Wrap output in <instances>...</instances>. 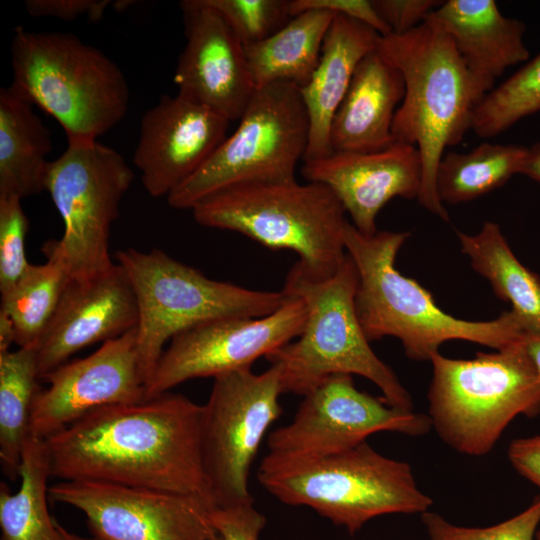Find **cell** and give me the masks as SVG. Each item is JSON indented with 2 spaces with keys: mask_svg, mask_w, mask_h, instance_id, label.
Returning a JSON list of instances; mask_svg holds the SVG:
<instances>
[{
  "mask_svg": "<svg viewBox=\"0 0 540 540\" xmlns=\"http://www.w3.org/2000/svg\"><path fill=\"white\" fill-rule=\"evenodd\" d=\"M202 415L203 405L171 392L98 408L45 439L51 475L214 503L202 456Z\"/></svg>",
  "mask_w": 540,
  "mask_h": 540,
  "instance_id": "6da1fadb",
  "label": "cell"
},
{
  "mask_svg": "<svg viewBox=\"0 0 540 540\" xmlns=\"http://www.w3.org/2000/svg\"><path fill=\"white\" fill-rule=\"evenodd\" d=\"M378 50L401 72L404 98L392 125L395 142L415 146L422 161L418 201L444 221L449 215L436 190L445 149L472 129L480 91L449 35L429 16L404 34L381 36Z\"/></svg>",
  "mask_w": 540,
  "mask_h": 540,
  "instance_id": "7a4b0ae2",
  "label": "cell"
},
{
  "mask_svg": "<svg viewBox=\"0 0 540 540\" xmlns=\"http://www.w3.org/2000/svg\"><path fill=\"white\" fill-rule=\"evenodd\" d=\"M409 236L392 231L368 235L349 222L345 227L346 252L358 273L356 313L370 342L396 337L410 359L430 361L446 341L466 340L499 350L524 336L512 310L490 321H468L444 312L429 291L395 267Z\"/></svg>",
  "mask_w": 540,
  "mask_h": 540,
  "instance_id": "3957f363",
  "label": "cell"
},
{
  "mask_svg": "<svg viewBox=\"0 0 540 540\" xmlns=\"http://www.w3.org/2000/svg\"><path fill=\"white\" fill-rule=\"evenodd\" d=\"M356 266L347 254L330 277L312 278L295 263L283 291L307 310L301 334L265 358L280 372L283 393L304 396L335 374L360 375L374 383L391 406L413 410L409 392L373 351L358 320Z\"/></svg>",
  "mask_w": 540,
  "mask_h": 540,
  "instance_id": "277c9868",
  "label": "cell"
},
{
  "mask_svg": "<svg viewBox=\"0 0 540 540\" xmlns=\"http://www.w3.org/2000/svg\"><path fill=\"white\" fill-rule=\"evenodd\" d=\"M11 66L10 86L56 119L68 143L97 141L126 115L130 92L122 70L73 34L17 27Z\"/></svg>",
  "mask_w": 540,
  "mask_h": 540,
  "instance_id": "5b68a950",
  "label": "cell"
},
{
  "mask_svg": "<svg viewBox=\"0 0 540 540\" xmlns=\"http://www.w3.org/2000/svg\"><path fill=\"white\" fill-rule=\"evenodd\" d=\"M257 478L282 503L311 508L351 535L378 516L422 514L433 504L407 462L386 457L367 442L315 459L267 454Z\"/></svg>",
  "mask_w": 540,
  "mask_h": 540,
  "instance_id": "8992f818",
  "label": "cell"
},
{
  "mask_svg": "<svg viewBox=\"0 0 540 540\" xmlns=\"http://www.w3.org/2000/svg\"><path fill=\"white\" fill-rule=\"evenodd\" d=\"M191 210L202 226L295 252L296 263L312 278L332 276L347 256L346 211L322 183L301 184L295 179L236 185L215 192Z\"/></svg>",
  "mask_w": 540,
  "mask_h": 540,
  "instance_id": "52a82bcc",
  "label": "cell"
},
{
  "mask_svg": "<svg viewBox=\"0 0 540 540\" xmlns=\"http://www.w3.org/2000/svg\"><path fill=\"white\" fill-rule=\"evenodd\" d=\"M523 337L472 359L447 358L439 352L431 357L428 416L432 428L454 450L485 455L517 416L540 414V378Z\"/></svg>",
  "mask_w": 540,
  "mask_h": 540,
  "instance_id": "ba28073f",
  "label": "cell"
},
{
  "mask_svg": "<svg viewBox=\"0 0 540 540\" xmlns=\"http://www.w3.org/2000/svg\"><path fill=\"white\" fill-rule=\"evenodd\" d=\"M138 308L136 348L145 387L164 352L177 334L198 324L228 317L257 318L279 309L290 295L260 291L208 278L162 250L117 251Z\"/></svg>",
  "mask_w": 540,
  "mask_h": 540,
  "instance_id": "9c48e42d",
  "label": "cell"
},
{
  "mask_svg": "<svg viewBox=\"0 0 540 540\" xmlns=\"http://www.w3.org/2000/svg\"><path fill=\"white\" fill-rule=\"evenodd\" d=\"M309 132L300 88L286 82L256 88L238 127L167 196L169 205L192 209L228 187L295 180L296 167L307 151Z\"/></svg>",
  "mask_w": 540,
  "mask_h": 540,
  "instance_id": "30bf717a",
  "label": "cell"
},
{
  "mask_svg": "<svg viewBox=\"0 0 540 540\" xmlns=\"http://www.w3.org/2000/svg\"><path fill=\"white\" fill-rule=\"evenodd\" d=\"M134 180L123 156L98 141L68 143L50 161L44 182L64 224L56 244L72 279H85L109 269L110 232L120 202Z\"/></svg>",
  "mask_w": 540,
  "mask_h": 540,
  "instance_id": "8fae6325",
  "label": "cell"
},
{
  "mask_svg": "<svg viewBox=\"0 0 540 540\" xmlns=\"http://www.w3.org/2000/svg\"><path fill=\"white\" fill-rule=\"evenodd\" d=\"M279 369H241L214 378L202 415L204 469L216 506L254 500L251 464L269 427L282 412Z\"/></svg>",
  "mask_w": 540,
  "mask_h": 540,
  "instance_id": "7c38bea8",
  "label": "cell"
},
{
  "mask_svg": "<svg viewBox=\"0 0 540 540\" xmlns=\"http://www.w3.org/2000/svg\"><path fill=\"white\" fill-rule=\"evenodd\" d=\"M303 397L293 419L270 433L268 454L315 459L349 450L378 432L421 436L432 428L428 415L358 390L349 374L332 375Z\"/></svg>",
  "mask_w": 540,
  "mask_h": 540,
  "instance_id": "4fadbf2b",
  "label": "cell"
},
{
  "mask_svg": "<svg viewBox=\"0 0 540 540\" xmlns=\"http://www.w3.org/2000/svg\"><path fill=\"white\" fill-rule=\"evenodd\" d=\"M49 499L86 517L96 540H223L211 510L198 495L94 481H61Z\"/></svg>",
  "mask_w": 540,
  "mask_h": 540,
  "instance_id": "5bb4252c",
  "label": "cell"
},
{
  "mask_svg": "<svg viewBox=\"0 0 540 540\" xmlns=\"http://www.w3.org/2000/svg\"><path fill=\"white\" fill-rule=\"evenodd\" d=\"M306 315L304 301L290 295L269 315L216 319L177 334L145 387V399L169 392L187 380L251 368L260 357L296 339Z\"/></svg>",
  "mask_w": 540,
  "mask_h": 540,
  "instance_id": "9a60e30c",
  "label": "cell"
},
{
  "mask_svg": "<svg viewBox=\"0 0 540 540\" xmlns=\"http://www.w3.org/2000/svg\"><path fill=\"white\" fill-rule=\"evenodd\" d=\"M43 380L30 415V435L46 439L98 408L138 403L145 385L138 365L136 327L107 340L85 358L66 362Z\"/></svg>",
  "mask_w": 540,
  "mask_h": 540,
  "instance_id": "2e32d148",
  "label": "cell"
},
{
  "mask_svg": "<svg viewBox=\"0 0 540 540\" xmlns=\"http://www.w3.org/2000/svg\"><path fill=\"white\" fill-rule=\"evenodd\" d=\"M229 123L183 95L162 96L142 116L133 156L147 193L168 196L184 183L227 137Z\"/></svg>",
  "mask_w": 540,
  "mask_h": 540,
  "instance_id": "e0dca14e",
  "label": "cell"
},
{
  "mask_svg": "<svg viewBox=\"0 0 540 540\" xmlns=\"http://www.w3.org/2000/svg\"><path fill=\"white\" fill-rule=\"evenodd\" d=\"M180 8L186 44L173 77L178 94L239 120L255 90L244 45L203 0L181 1Z\"/></svg>",
  "mask_w": 540,
  "mask_h": 540,
  "instance_id": "ac0fdd59",
  "label": "cell"
},
{
  "mask_svg": "<svg viewBox=\"0 0 540 540\" xmlns=\"http://www.w3.org/2000/svg\"><path fill=\"white\" fill-rule=\"evenodd\" d=\"M138 308L125 270L114 263L85 279H71L36 348L39 379L81 349L137 327Z\"/></svg>",
  "mask_w": 540,
  "mask_h": 540,
  "instance_id": "d6986e66",
  "label": "cell"
},
{
  "mask_svg": "<svg viewBox=\"0 0 540 540\" xmlns=\"http://www.w3.org/2000/svg\"><path fill=\"white\" fill-rule=\"evenodd\" d=\"M308 182L328 186L364 234H375L380 210L393 198L414 199L422 185V161L413 145L394 142L375 152H332L303 162Z\"/></svg>",
  "mask_w": 540,
  "mask_h": 540,
  "instance_id": "ffe728a7",
  "label": "cell"
},
{
  "mask_svg": "<svg viewBox=\"0 0 540 540\" xmlns=\"http://www.w3.org/2000/svg\"><path fill=\"white\" fill-rule=\"evenodd\" d=\"M449 35L486 96L509 68L528 60L525 24L504 16L494 0H448L429 14Z\"/></svg>",
  "mask_w": 540,
  "mask_h": 540,
  "instance_id": "44dd1931",
  "label": "cell"
},
{
  "mask_svg": "<svg viewBox=\"0 0 540 540\" xmlns=\"http://www.w3.org/2000/svg\"><path fill=\"white\" fill-rule=\"evenodd\" d=\"M404 94L399 69L378 48L368 53L333 117L332 152H375L391 146L392 125Z\"/></svg>",
  "mask_w": 540,
  "mask_h": 540,
  "instance_id": "7402d4cb",
  "label": "cell"
},
{
  "mask_svg": "<svg viewBox=\"0 0 540 540\" xmlns=\"http://www.w3.org/2000/svg\"><path fill=\"white\" fill-rule=\"evenodd\" d=\"M381 35L352 18L335 15L325 36L318 65L300 89L309 124L304 161L332 153L330 128L360 61L378 46Z\"/></svg>",
  "mask_w": 540,
  "mask_h": 540,
  "instance_id": "603a6c76",
  "label": "cell"
},
{
  "mask_svg": "<svg viewBox=\"0 0 540 540\" xmlns=\"http://www.w3.org/2000/svg\"><path fill=\"white\" fill-rule=\"evenodd\" d=\"M33 106L11 86L0 89V197L44 191L52 138Z\"/></svg>",
  "mask_w": 540,
  "mask_h": 540,
  "instance_id": "cb8c5ba5",
  "label": "cell"
},
{
  "mask_svg": "<svg viewBox=\"0 0 540 540\" xmlns=\"http://www.w3.org/2000/svg\"><path fill=\"white\" fill-rule=\"evenodd\" d=\"M334 16L324 10L302 12L268 38L246 46L255 89L276 82L290 83L300 89L307 85L318 65Z\"/></svg>",
  "mask_w": 540,
  "mask_h": 540,
  "instance_id": "d4e9b609",
  "label": "cell"
},
{
  "mask_svg": "<svg viewBox=\"0 0 540 540\" xmlns=\"http://www.w3.org/2000/svg\"><path fill=\"white\" fill-rule=\"evenodd\" d=\"M457 235L473 269L490 282L496 296L510 303L525 334L540 335V278L516 258L499 225L486 221L477 234Z\"/></svg>",
  "mask_w": 540,
  "mask_h": 540,
  "instance_id": "484cf974",
  "label": "cell"
},
{
  "mask_svg": "<svg viewBox=\"0 0 540 540\" xmlns=\"http://www.w3.org/2000/svg\"><path fill=\"white\" fill-rule=\"evenodd\" d=\"M45 439L29 435L19 467L20 486L12 492L0 484L1 540H67L48 509L51 477Z\"/></svg>",
  "mask_w": 540,
  "mask_h": 540,
  "instance_id": "4316f807",
  "label": "cell"
},
{
  "mask_svg": "<svg viewBox=\"0 0 540 540\" xmlns=\"http://www.w3.org/2000/svg\"><path fill=\"white\" fill-rule=\"evenodd\" d=\"M42 250L47 261L30 264L15 286L1 295L0 309L12 319L19 347L37 346L72 279L56 240L46 242Z\"/></svg>",
  "mask_w": 540,
  "mask_h": 540,
  "instance_id": "83f0119b",
  "label": "cell"
},
{
  "mask_svg": "<svg viewBox=\"0 0 540 540\" xmlns=\"http://www.w3.org/2000/svg\"><path fill=\"white\" fill-rule=\"evenodd\" d=\"M38 380L36 346L0 353V462L12 481L19 479Z\"/></svg>",
  "mask_w": 540,
  "mask_h": 540,
  "instance_id": "f1b7e54d",
  "label": "cell"
},
{
  "mask_svg": "<svg viewBox=\"0 0 540 540\" xmlns=\"http://www.w3.org/2000/svg\"><path fill=\"white\" fill-rule=\"evenodd\" d=\"M527 147L484 142L468 153L448 152L436 172L442 203L458 204L481 197L520 174Z\"/></svg>",
  "mask_w": 540,
  "mask_h": 540,
  "instance_id": "f546056e",
  "label": "cell"
},
{
  "mask_svg": "<svg viewBox=\"0 0 540 540\" xmlns=\"http://www.w3.org/2000/svg\"><path fill=\"white\" fill-rule=\"evenodd\" d=\"M539 111L540 53L484 97L472 130L481 138H492Z\"/></svg>",
  "mask_w": 540,
  "mask_h": 540,
  "instance_id": "4dcf8cb0",
  "label": "cell"
},
{
  "mask_svg": "<svg viewBox=\"0 0 540 540\" xmlns=\"http://www.w3.org/2000/svg\"><path fill=\"white\" fill-rule=\"evenodd\" d=\"M228 24L244 47L282 28L292 17L289 0H203Z\"/></svg>",
  "mask_w": 540,
  "mask_h": 540,
  "instance_id": "1f68e13d",
  "label": "cell"
},
{
  "mask_svg": "<svg viewBox=\"0 0 540 540\" xmlns=\"http://www.w3.org/2000/svg\"><path fill=\"white\" fill-rule=\"evenodd\" d=\"M421 518L429 540H534L540 525V497L521 513L488 527L454 525L431 511Z\"/></svg>",
  "mask_w": 540,
  "mask_h": 540,
  "instance_id": "d6a6232c",
  "label": "cell"
},
{
  "mask_svg": "<svg viewBox=\"0 0 540 540\" xmlns=\"http://www.w3.org/2000/svg\"><path fill=\"white\" fill-rule=\"evenodd\" d=\"M21 200L15 196L0 197V293L10 291L30 266L25 256L28 218Z\"/></svg>",
  "mask_w": 540,
  "mask_h": 540,
  "instance_id": "836d02e7",
  "label": "cell"
},
{
  "mask_svg": "<svg viewBox=\"0 0 540 540\" xmlns=\"http://www.w3.org/2000/svg\"><path fill=\"white\" fill-rule=\"evenodd\" d=\"M211 517L223 540H258L266 524L265 516L254 507V500L214 506Z\"/></svg>",
  "mask_w": 540,
  "mask_h": 540,
  "instance_id": "e575fe53",
  "label": "cell"
},
{
  "mask_svg": "<svg viewBox=\"0 0 540 540\" xmlns=\"http://www.w3.org/2000/svg\"><path fill=\"white\" fill-rule=\"evenodd\" d=\"M308 10H324L360 21L381 36L391 34L390 29L375 10L372 0H289L291 17Z\"/></svg>",
  "mask_w": 540,
  "mask_h": 540,
  "instance_id": "d590c367",
  "label": "cell"
},
{
  "mask_svg": "<svg viewBox=\"0 0 540 540\" xmlns=\"http://www.w3.org/2000/svg\"><path fill=\"white\" fill-rule=\"evenodd\" d=\"M442 1L437 0H372L380 18L391 34H404L423 23Z\"/></svg>",
  "mask_w": 540,
  "mask_h": 540,
  "instance_id": "8d00e7d4",
  "label": "cell"
},
{
  "mask_svg": "<svg viewBox=\"0 0 540 540\" xmlns=\"http://www.w3.org/2000/svg\"><path fill=\"white\" fill-rule=\"evenodd\" d=\"M110 4L108 0H26L24 5L33 17L72 21L85 15L91 21H99Z\"/></svg>",
  "mask_w": 540,
  "mask_h": 540,
  "instance_id": "74e56055",
  "label": "cell"
},
{
  "mask_svg": "<svg viewBox=\"0 0 540 540\" xmlns=\"http://www.w3.org/2000/svg\"><path fill=\"white\" fill-rule=\"evenodd\" d=\"M508 458L514 469L540 491V434L513 440Z\"/></svg>",
  "mask_w": 540,
  "mask_h": 540,
  "instance_id": "f35d334b",
  "label": "cell"
},
{
  "mask_svg": "<svg viewBox=\"0 0 540 540\" xmlns=\"http://www.w3.org/2000/svg\"><path fill=\"white\" fill-rule=\"evenodd\" d=\"M520 174H523L540 183V141L527 147L526 156L521 166Z\"/></svg>",
  "mask_w": 540,
  "mask_h": 540,
  "instance_id": "ab89813d",
  "label": "cell"
},
{
  "mask_svg": "<svg viewBox=\"0 0 540 540\" xmlns=\"http://www.w3.org/2000/svg\"><path fill=\"white\" fill-rule=\"evenodd\" d=\"M15 327L11 317L0 309V353L10 351L11 344L15 343Z\"/></svg>",
  "mask_w": 540,
  "mask_h": 540,
  "instance_id": "60d3db41",
  "label": "cell"
},
{
  "mask_svg": "<svg viewBox=\"0 0 540 540\" xmlns=\"http://www.w3.org/2000/svg\"><path fill=\"white\" fill-rule=\"evenodd\" d=\"M525 349L540 378V335L524 334Z\"/></svg>",
  "mask_w": 540,
  "mask_h": 540,
  "instance_id": "b9f144b4",
  "label": "cell"
},
{
  "mask_svg": "<svg viewBox=\"0 0 540 540\" xmlns=\"http://www.w3.org/2000/svg\"><path fill=\"white\" fill-rule=\"evenodd\" d=\"M63 533L67 540H96L93 537H82V536L70 533L65 528H63Z\"/></svg>",
  "mask_w": 540,
  "mask_h": 540,
  "instance_id": "7bdbcfd3",
  "label": "cell"
},
{
  "mask_svg": "<svg viewBox=\"0 0 540 540\" xmlns=\"http://www.w3.org/2000/svg\"><path fill=\"white\" fill-rule=\"evenodd\" d=\"M534 540H540V525L538 526L536 530Z\"/></svg>",
  "mask_w": 540,
  "mask_h": 540,
  "instance_id": "ee69618b",
  "label": "cell"
}]
</instances>
